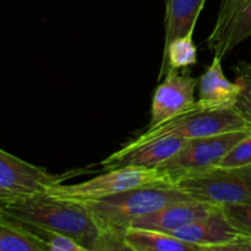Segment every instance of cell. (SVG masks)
Here are the masks:
<instances>
[{"label":"cell","instance_id":"7","mask_svg":"<svg viewBox=\"0 0 251 251\" xmlns=\"http://www.w3.org/2000/svg\"><path fill=\"white\" fill-rule=\"evenodd\" d=\"M164 75V80L157 86L152 97L151 119L147 129L188 112L198 102L195 90L199 78L191 76L190 71L167 68Z\"/></svg>","mask_w":251,"mask_h":251},{"label":"cell","instance_id":"21","mask_svg":"<svg viewBox=\"0 0 251 251\" xmlns=\"http://www.w3.org/2000/svg\"><path fill=\"white\" fill-rule=\"evenodd\" d=\"M225 212L229 222L243 234L251 237V205L238 203V205L218 206Z\"/></svg>","mask_w":251,"mask_h":251},{"label":"cell","instance_id":"5","mask_svg":"<svg viewBox=\"0 0 251 251\" xmlns=\"http://www.w3.org/2000/svg\"><path fill=\"white\" fill-rule=\"evenodd\" d=\"M168 183L173 181L158 168L124 166L108 169L107 173H103L82 183L56 184L51 186L47 193L70 200L88 201L107 198L142 186L161 185Z\"/></svg>","mask_w":251,"mask_h":251},{"label":"cell","instance_id":"6","mask_svg":"<svg viewBox=\"0 0 251 251\" xmlns=\"http://www.w3.org/2000/svg\"><path fill=\"white\" fill-rule=\"evenodd\" d=\"M251 130H239L189 140L185 146L158 167L172 181L179 176L216 167L221 159Z\"/></svg>","mask_w":251,"mask_h":251},{"label":"cell","instance_id":"12","mask_svg":"<svg viewBox=\"0 0 251 251\" xmlns=\"http://www.w3.org/2000/svg\"><path fill=\"white\" fill-rule=\"evenodd\" d=\"M218 206L203 202L199 200H186L171 203L158 211L142 216L131 223L130 227L142 228V229L157 230V232L173 234L176 230L180 229L195 221L201 220L210 215Z\"/></svg>","mask_w":251,"mask_h":251},{"label":"cell","instance_id":"1","mask_svg":"<svg viewBox=\"0 0 251 251\" xmlns=\"http://www.w3.org/2000/svg\"><path fill=\"white\" fill-rule=\"evenodd\" d=\"M0 215L69 235L90 251L100 228L81 201L49 193L24 198H0Z\"/></svg>","mask_w":251,"mask_h":251},{"label":"cell","instance_id":"9","mask_svg":"<svg viewBox=\"0 0 251 251\" xmlns=\"http://www.w3.org/2000/svg\"><path fill=\"white\" fill-rule=\"evenodd\" d=\"M251 37V0H221L217 20L207 39L211 53L225 58Z\"/></svg>","mask_w":251,"mask_h":251},{"label":"cell","instance_id":"16","mask_svg":"<svg viewBox=\"0 0 251 251\" xmlns=\"http://www.w3.org/2000/svg\"><path fill=\"white\" fill-rule=\"evenodd\" d=\"M0 251H48V249L22 223L0 215Z\"/></svg>","mask_w":251,"mask_h":251},{"label":"cell","instance_id":"2","mask_svg":"<svg viewBox=\"0 0 251 251\" xmlns=\"http://www.w3.org/2000/svg\"><path fill=\"white\" fill-rule=\"evenodd\" d=\"M193 200L189 194L174 185L142 186L97 200L81 201L100 230H126L137 218L158 211L171 203Z\"/></svg>","mask_w":251,"mask_h":251},{"label":"cell","instance_id":"3","mask_svg":"<svg viewBox=\"0 0 251 251\" xmlns=\"http://www.w3.org/2000/svg\"><path fill=\"white\" fill-rule=\"evenodd\" d=\"M239 130H251V125L234 107L202 108L196 102L195 107L188 112L157 126L146 129L136 139L124 145L123 149H131L162 137L176 136L193 140Z\"/></svg>","mask_w":251,"mask_h":251},{"label":"cell","instance_id":"15","mask_svg":"<svg viewBox=\"0 0 251 251\" xmlns=\"http://www.w3.org/2000/svg\"><path fill=\"white\" fill-rule=\"evenodd\" d=\"M125 243L132 251H203L202 248L184 242L168 233L129 227Z\"/></svg>","mask_w":251,"mask_h":251},{"label":"cell","instance_id":"13","mask_svg":"<svg viewBox=\"0 0 251 251\" xmlns=\"http://www.w3.org/2000/svg\"><path fill=\"white\" fill-rule=\"evenodd\" d=\"M240 92V86L225 75L222 58L213 55L212 63L203 71L198 83V103L202 108L233 107Z\"/></svg>","mask_w":251,"mask_h":251},{"label":"cell","instance_id":"19","mask_svg":"<svg viewBox=\"0 0 251 251\" xmlns=\"http://www.w3.org/2000/svg\"><path fill=\"white\" fill-rule=\"evenodd\" d=\"M235 82L240 92L233 107L251 125V63H239L235 68Z\"/></svg>","mask_w":251,"mask_h":251},{"label":"cell","instance_id":"17","mask_svg":"<svg viewBox=\"0 0 251 251\" xmlns=\"http://www.w3.org/2000/svg\"><path fill=\"white\" fill-rule=\"evenodd\" d=\"M193 34L194 32H189L185 36L178 37L164 48L163 63H162L159 77L164 75L167 68L181 70L198 64V47L194 42Z\"/></svg>","mask_w":251,"mask_h":251},{"label":"cell","instance_id":"10","mask_svg":"<svg viewBox=\"0 0 251 251\" xmlns=\"http://www.w3.org/2000/svg\"><path fill=\"white\" fill-rule=\"evenodd\" d=\"M189 140L181 137H162L153 141L137 145L131 149H120L102 161V167L108 169L124 166L158 168L159 166L176 156Z\"/></svg>","mask_w":251,"mask_h":251},{"label":"cell","instance_id":"11","mask_svg":"<svg viewBox=\"0 0 251 251\" xmlns=\"http://www.w3.org/2000/svg\"><path fill=\"white\" fill-rule=\"evenodd\" d=\"M172 235L199 245L203 251H220L221 247L239 238L243 233L229 222L221 207H216L210 215L184 226Z\"/></svg>","mask_w":251,"mask_h":251},{"label":"cell","instance_id":"20","mask_svg":"<svg viewBox=\"0 0 251 251\" xmlns=\"http://www.w3.org/2000/svg\"><path fill=\"white\" fill-rule=\"evenodd\" d=\"M247 166H251V131L240 140L216 167L235 168Z\"/></svg>","mask_w":251,"mask_h":251},{"label":"cell","instance_id":"18","mask_svg":"<svg viewBox=\"0 0 251 251\" xmlns=\"http://www.w3.org/2000/svg\"><path fill=\"white\" fill-rule=\"evenodd\" d=\"M19 222L22 223L29 232L33 233L38 239H41L46 244L48 251H87L83 245H81L77 240L69 237V235L36 227V226L21 222V221H19Z\"/></svg>","mask_w":251,"mask_h":251},{"label":"cell","instance_id":"8","mask_svg":"<svg viewBox=\"0 0 251 251\" xmlns=\"http://www.w3.org/2000/svg\"><path fill=\"white\" fill-rule=\"evenodd\" d=\"M66 178V174L49 173L42 167L0 150V198H24L47 193Z\"/></svg>","mask_w":251,"mask_h":251},{"label":"cell","instance_id":"22","mask_svg":"<svg viewBox=\"0 0 251 251\" xmlns=\"http://www.w3.org/2000/svg\"><path fill=\"white\" fill-rule=\"evenodd\" d=\"M250 205H251V203H250Z\"/></svg>","mask_w":251,"mask_h":251},{"label":"cell","instance_id":"4","mask_svg":"<svg viewBox=\"0 0 251 251\" xmlns=\"http://www.w3.org/2000/svg\"><path fill=\"white\" fill-rule=\"evenodd\" d=\"M191 196L215 206L251 203V166L211 167L173 180Z\"/></svg>","mask_w":251,"mask_h":251},{"label":"cell","instance_id":"14","mask_svg":"<svg viewBox=\"0 0 251 251\" xmlns=\"http://www.w3.org/2000/svg\"><path fill=\"white\" fill-rule=\"evenodd\" d=\"M206 0H167L164 19V48L173 39L195 31Z\"/></svg>","mask_w":251,"mask_h":251}]
</instances>
